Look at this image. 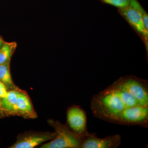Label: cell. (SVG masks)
<instances>
[{"label": "cell", "mask_w": 148, "mask_h": 148, "mask_svg": "<svg viewBox=\"0 0 148 148\" xmlns=\"http://www.w3.org/2000/svg\"><path fill=\"white\" fill-rule=\"evenodd\" d=\"M19 90L18 89L8 90L5 97L1 101L3 112L10 115H17L16 101Z\"/></svg>", "instance_id": "9c48e42d"}, {"label": "cell", "mask_w": 148, "mask_h": 148, "mask_svg": "<svg viewBox=\"0 0 148 148\" xmlns=\"http://www.w3.org/2000/svg\"><path fill=\"white\" fill-rule=\"evenodd\" d=\"M48 123L55 130L56 135L49 143L44 144L41 148H81L83 139L72 131L67 124L58 121L48 120Z\"/></svg>", "instance_id": "7a4b0ae2"}, {"label": "cell", "mask_w": 148, "mask_h": 148, "mask_svg": "<svg viewBox=\"0 0 148 148\" xmlns=\"http://www.w3.org/2000/svg\"><path fill=\"white\" fill-rule=\"evenodd\" d=\"M17 115L24 117L35 118L37 116L30 98L27 93L19 90L16 101Z\"/></svg>", "instance_id": "ba28073f"}, {"label": "cell", "mask_w": 148, "mask_h": 148, "mask_svg": "<svg viewBox=\"0 0 148 148\" xmlns=\"http://www.w3.org/2000/svg\"><path fill=\"white\" fill-rule=\"evenodd\" d=\"M8 90L5 86L0 81V99L5 98L7 94Z\"/></svg>", "instance_id": "5bb4252c"}, {"label": "cell", "mask_w": 148, "mask_h": 148, "mask_svg": "<svg viewBox=\"0 0 148 148\" xmlns=\"http://www.w3.org/2000/svg\"><path fill=\"white\" fill-rule=\"evenodd\" d=\"M56 135L55 132H28L17 137L15 143L10 148H33L48 140H53Z\"/></svg>", "instance_id": "8992f818"}, {"label": "cell", "mask_w": 148, "mask_h": 148, "mask_svg": "<svg viewBox=\"0 0 148 148\" xmlns=\"http://www.w3.org/2000/svg\"><path fill=\"white\" fill-rule=\"evenodd\" d=\"M103 4L110 5L116 8L121 9L129 5L130 0H98Z\"/></svg>", "instance_id": "4fadbf2b"}, {"label": "cell", "mask_w": 148, "mask_h": 148, "mask_svg": "<svg viewBox=\"0 0 148 148\" xmlns=\"http://www.w3.org/2000/svg\"><path fill=\"white\" fill-rule=\"evenodd\" d=\"M118 12L143 40L145 46L148 58V30L145 27L142 16L137 10L130 5L124 8L119 9Z\"/></svg>", "instance_id": "5b68a950"}, {"label": "cell", "mask_w": 148, "mask_h": 148, "mask_svg": "<svg viewBox=\"0 0 148 148\" xmlns=\"http://www.w3.org/2000/svg\"><path fill=\"white\" fill-rule=\"evenodd\" d=\"M67 125L70 129L83 139L89 134L87 127V116L79 106L73 105L67 110Z\"/></svg>", "instance_id": "277c9868"}, {"label": "cell", "mask_w": 148, "mask_h": 148, "mask_svg": "<svg viewBox=\"0 0 148 148\" xmlns=\"http://www.w3.org/2000/svg\"><path fill=\"white\" fill-rule=\"evenodd\" d=\"M16 47L17 44L16 42H4L0 49V65L10 61Z\"/></svg>", "instance_id": "8fae6325"}, {"label": "cell", "mask_w": 148, "mask_h": 148, "mask_svg": "<svg viewBox=\"0 0 148 148\" xmlns=\"http://www.w3.org/2000/svg\"><path fill=\"white\" fill-rule=\"evenodd\" d=\"M1 99H0V111H3L2 108L1 107Z\"/></svg>", "instance_id": "2e32d148"}, {"label": "cell", "mask_w": 148, "mask_h": 148, "mask_svg": "<svg viewBox=\"0 0 148 148\" xmlns=\"http://www.w3.org/2000/svg\"><path fill=\"white\" fill-rule=\"evenodd\" d=\"M10 62L0 65V81L8 89H18L13 82L10 70Z\"/></svg>", "instance_id": "30bf717a"}, {"label": "cell", "mask_w": 148, "mask_h": 148, "mask_svg": "<svg viewBox=\"0 0 148 148\" xmlns=\"http://www.w3.org/2000/svg\"><path fill=\"white\" fill-rule=\"evenodd\" d=\"M138 106H148V104L136 94L128 75L121 77L94 95L90 102L94 116L112 123L125 109Z\"/></svg>", "instance_id": "6da1fadb"}, {"label": "cell", "mask_w": 148, "mask_h": 148, "mask_svg": "<svg viewBox=\"0 0 148 148\" xmlns=\"http://www.w3.org/2000/svg\"><path fill=\"white\" fill-rule=\"evenodd\" d=\"M137 10L143 18V22L147 30H148V14L147 12L140 4L138 0H130L129 5Z\"/></svg>", "instance_id": "7c38bea8"}, {"label": "cell", "mask_w": 148, "mask_h": 148, "mask_svg": "<svg viewBox=\"0 0 148 148\" xmlns=\"http://www.w3.org/2000/svg\"><path fill=\"white\" fill-rule=\"evenodd\" d=\"M121 143V137L118 134L101 138L96 133H89L83 139L81 148H116Z\"/></svg>", "instance_id": "52a82bcc"}, {"label": "cell", "mask_w": 148, "mask_h": 148, "mask_svg": "<svg viewBox=\"0 0 148 148\" xmlns=\"http://www.w3.org/2000/svg\"><path fill=\"white\" fill-rule=\"evenodd\" d=\"M113 123L148 128V106H136L125 109L115 119Z\"/></svg>", "instance_id": "3957f363"}, {"label": "cell", "mask_w": 148, "mask_h": 148, "mask_svg": "<svg viewBox=\"0 0 148 148\" xmlns=\"http://www.w3.org/2000/svg\"><path fill=\"white\" fill-rule=\"evenodd\" d=\"M4 42V41L3 40L2 37L0 36V49H1V47L2 46Z\"/></svg>", "instance_id": "9a60e30c"}]
</instances>
